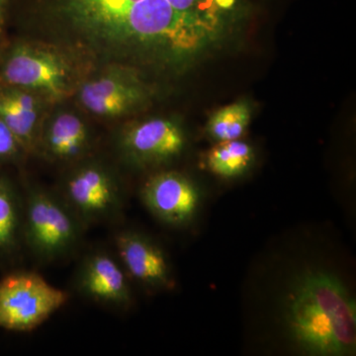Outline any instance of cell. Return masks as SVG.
I'll return each instance as SVG.
<instances>
[{"mask_svg":"<svg viewBox=\"0 0 356 356\" xmlns=\"http://www.w3.org/2000/svg\"><path fill=\"white\" fill-rule=\"evenodd\" d=\"M235 0H70V17L96 41L188 58L221 31Z\"/></svg>","mask_w":356,"mask_h":356,"instance_id":"1","label":"cell"},{"mask_svg":"<svg viewBox=\"0 0 356 356\" xmlns=\"http://www.w3.org/2000/svg\"><path fill=\"white\" fill-rule=\"evenodd\" d=\"M286 321L293 341L307 355L355 353V300L331 273L313 270L300 277L290 294Z\"/></svg>","mask_w":356,"mask_h":356,"instance_id":"2","label":"cell"},{"mask_svg":"<svg viewBox=\"0 0 356 356\" xmlns=\"http://www.w3.org/2000/svg\"><path fill=\"white\" fill-rule=\"evenodd\" d=\"M67 301V293L37 274L7 276L0 281V327L9 331H32Z\"/></svg>","mask_w":356,"mask_h":356,"instance_id":"3","label":"cell"},{"mask_svg":"<svg viewBox=\"0 0 356 356\" xmlns=\"http://www.w3.org/2000/svg\"><path fill=\"white\" fill-rule=\"evenodd\" d=\"M30 247L43 259L65 254L77 242L79 231L64 206L43 191L30 194L26 214Z\"/></svg>","mask_w":356,"mask_h":356,"instance_id":"4","label":"cell"},{"mask_svg":"<svg viewBox=\"0 0 356 356\" xmlns=\"http://www.w3.org/2000/svg\"><path fill=\"white\" fill-rule=\"evenodd\" d=\"M9 86L33 89L58 98L69 90V70L58 56L27 46L18 47L4 65Z\"/></svg>","mask_w":356,"mask_h":356,"instance_id":"5","label":"cell"},{"mask_svg":"<svg viewBox=\"0 0 356 356\" xmlns=\"http://www.w3.org/2000/svg\"><path fill=\"white\" fill-rule=\"evenodd\" d=\"M143 200L154 216L180 226L191 222L200 204V192L189 178L178 172L158 173L147 180Z\"/></svg>","mask_w":356,"mask_h":356,"instance_id":"6","label":"cell"},{"mask_svg":"<svg viewBox=\"0 0 356 356\" xmlns=\"http://www.w3.org/2000/svg\"><path fill=\"white\" fill-rule=\"evenodd\" d=\"M128 156L140 165H158L177 158L185 146L184 134L165 119L143 122L126 133L123 140Z\"/></svg>","mask_w":356,"mask_h":356,"instance_id":"7","label":"cell"},{"mask_svg":"<svg viewBox=\"0 0 356 356\" xmlns=\"http://www.w3.org/2000/svg\"><path fill=\"white\" fill-rule=\"evenodd\" d=\"M65 192L70 205L88 220L107 216L119 203L116 184L108 173L98 166L77 170L67 181Z\"/></svg>","mask_w":356,"mask_h":356,"instance_id":"8","label":"cell"},{"mask_svg":"<svg viewBox=\"0 0 356 356\" xmlns=\"http://www.w3.org/2000/svg\"><path fill=\"white\" fill-rule=\"evenodd\" d=\"M116 245L124 266L136 280L147 286H172L165 254L153 242L140 234L123 232L117 236Z\"/></svg>","mask_w":356,"mask_h":356,"instance_id":"9","label":"cell"},{"mask_svg":"<svg viewBox=\"0 0 356 356\" xmlns=\"http://www.w3.org/2000/svg\"><path fill=\"white\" fill-rule=\"evenodd\" d=\"M83 291L96 301L124 305L130 301L125 274L106 254H96L84 264L81 271Z\"/></svg>","mask_w":356,"mask_h":356,"instance_id":"10","label":"cell"},{"mask_svg":"<svg viewBox=\"0 0 356 356\" xmlns=\"http://www.w3.org/2000/svg\"><path fill=\"white\" fill-rule=\"evenodd\" d=\"M140 98V89L119 76H104L83 86L81 100L89 111L99 116L127 113Z\"/></svg>","mask_w":356,"mask_h":356,"instance_id":"11","label":"cell"},{"mask_svg":"<svg viewBox=\"0 0 356 356\" xmlns=\"http://www.w3.org/2000/svg\"><path fill=\"white\" fill-rule=\"evenodd\" d=\"M38 112L36 102L21 88H0V119L15 136L21 147L31 146Z\"/></svg>","mask_w":356,"mask_h":356,"instance_id":"12","label":"cell"},{"mask_svg":"<svg viewBox=\"0 0 356 356\" xmlns=\"http://www.w3.org/2000/svg\"><path fill=\"white\" fill-rule=\"evenodd\" d=\"M88 132L81 119L72 114H63L51 123L46 135L49 154L58 159L76 158L88 146Z\"/></svg>","mask_w":356,"mask_h":356,"instance_id":"13","label":"cell"},{"mask_svg":"<svg viewBox=\"0 0 356 356\" xmlns=\"http://www.w3.org/2000/svg\"><path fill=\"white\" fill-rule=\"evenodd\" d=\"M252 146L240 140L219 142L206 156L210 172L222 178H234L243 175L254 163Z\"/></svg>","mask_w":356,"mask_h":356,"instance_id":"14","label":"cell"},{"mask_svg":"<svg viewBox=\"0 0 356 356\" xmlns=\"http://www.w3.org/2000/svg\"><path fill=\"white\" fill-rule=\"evenodd\" d=\"M250 121V110L247 103H233L211 116L207 132L217 143L238 140L247 130Z\"/></svg>","mask_w":356,"mask_h":356,"instance_id":"15","label":"cell"},{"mask_svg":"<svg viewBox=\"0 0 356 356\" xmlns=\"http://www.w3.org/2000/svg\"><path fill=\"white\" fill-rule=\"evenodd\" d=\"M19 228V212L13 189L0 180V252L15 245Z\"/></svg>","mask_w":356,"mask_h":356,"instance_id":"16","label":"cell"},{"mask_svg":"<svg viewBox=\"0 0 356 356\" xmlns=\"http://www.w3.org/2000/svg\"><path fill=\"white\" fill-rule=\"evenodd\" d=\"M19 147L21 146L15 136L0 119V159L11 158L17 154Z\"/></svg>","mask_w":356,"mask_h":356,"instance_id":"17","label":"cell"},{"mask_svg":"<svg viewBox=\"0 0 356 356\" xmlns=\"http://www.w3.org/2000/svg\"><path fill=\"white\" fill-rule=\"evenodd\" d=\"M1 3H2V0H0V10H1Z\"/></svg>","mask_w":356,"mask_h":356,"instance_id":"18","label":"cell"}]
</instances>
